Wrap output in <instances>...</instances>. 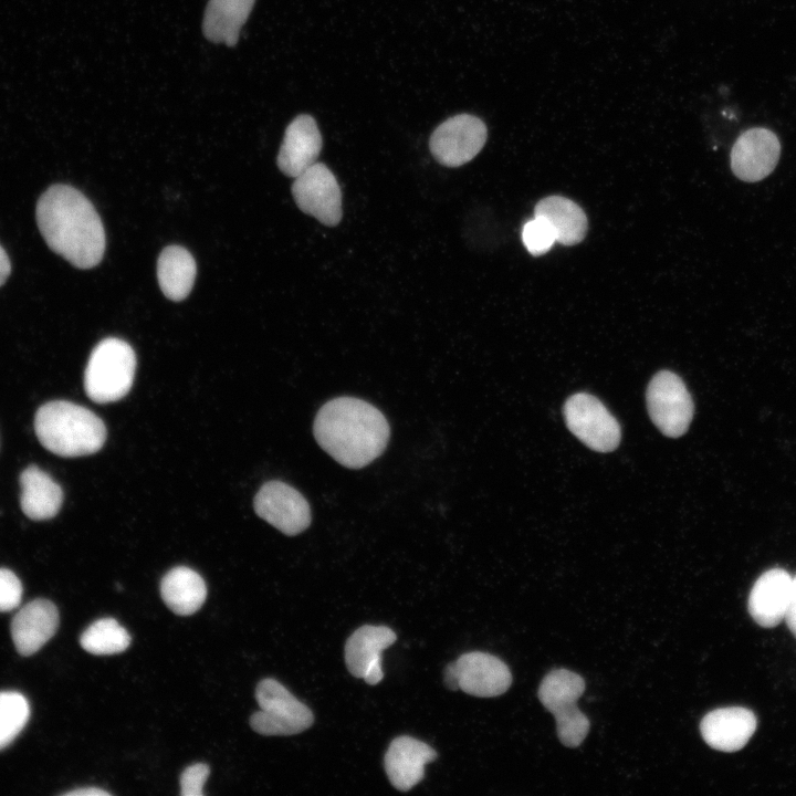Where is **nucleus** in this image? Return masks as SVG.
Listing matches in <instances>:
<instances>
[{"label": "nucleus", "instance_id": "3", "mask_svg": "<svg viewBox=\"0 0 796 796\" xmlns=\"http://www.w3.org/2000/svg\"><path fill=\"white\" fill-rule=\"evenodd\" d=\"M34 430L45 449L65 458L95 453L106 439V428L98 416L66 400L42 405L35 413Z\"/></svg>", "mask_w": 796, "mask_h": 796}, {"label": "nucleus", "instance_id": "15", "mask_svg": "<svg viewBox=\"0 0 796 796\" xmlns=\"http://www.w3.org/2000/svg\"><path fill=\"white\" fill-rule=\"evenodd\" d=\"M794 577L783 568L764 572L754 583L747 603V609L754 621L773 628L785 620L792 595Z\"/></svg>", "mask_w": 796, "mask_h": 796}, {"label": "nucleus", "instance_id": "25", "mask_svg": "<svg viewBox=\"0 0 796 796\" xmlns=\"http://www.w3.org/2000/svg\"><path fill=\"white\" fill-rule=\"evenodd\" d=\"M128 631L114 618H102L91 624L81 635L82 648L92 654H115L130 645Z\"/></svg>", "mask_w": 796, "mask_h": 796}, {"label": "nucleus", "instance_id": "19", "mask_svg": "<svg viewBox=\"0 0 796 796\" xmlns=\"http://www.w3.org/2000/svg\"><path fill=\"white\" fill-rule=\"evenodd\" d=\"M437 757V752L427 743L411 736H398L385 754V771L395 788L407 792L425 775L426 764Z\"/></svg>", "mask_w": 796, "mask_h": 796}, {"label": "nucleus", "instance_id": "16", "mask_svg": "<svg viewBox=\"0 0 796 796\" xmlns=\"http://www.w3.org/2000/svg\"><path fill=\"white\" fill-rule=\"evenodd\" d=\"M757 725L755 714L743 706H729L705 714L700 731L705 743L722 752L743 748L753 736Z\"/></svg>", "mask_w": 796, "mask_h": 796}, {"label": "nucleus", "instance_id": "18", "mask_svg": "<svg viewBox=\"0 0 796 796\" xmlns=\"http://www.w3.org/2000/svg\"><path fill=\"white\" fill-rule=\"evenodd\" d=\"M59 621V610L48 599H35L23 606L11 622L17 651L22 656L39 651L54 636Z\"/></svg>", "mask_w": 796, "mask_h": 796}, {"label": "nucleus", "instance_id": "31", "mask_svg": "<svg viewBox=\"0 0 796 796\" xmlns=\"http://www.w3.org/2000/svg\"><path fill=\"white\" fill-rule=\"evenodd\" d=\"M67 796H108V792L96 787H85L81 789H74L65 793Z\"/></svg>", "mask_w": 796, "mask_h": 796}, {"label": "nucleus", "instance_id": "27", "mask_svg": "<svg viewBox=\"0 0 796 796\" xmlns=\"http://www.w3.org/2000/svg\"><path fill=\"white\" fill-rule=\"evenodd\" d=\"M522 241L527 251L537 256L549 251L556 241L555 233L548 222L538 216L525 222L522 229Z\"/></svg>", "mask_w": 796, "mask_h": 796}, {"label": "nucleus", "instance_id": "24", "mask_svg": "<svg viewBox=\"0 0 796 796\" xmlns=\"http://www.w3.org/2000/svg\"><path fill=\"white\" fill-rule=\"evenodd\" d=\"M196 261L179 245L166 247L157 261V277L164 295L175 302L186 298L196 279Z\"/></svg>", "mask_w": 796, "mask_h": 796}, {"label": "nucleus", "instance_id": "5", "mask_svg": "<svg viewBox=\"0 0 796 796\" xmlns=\"http://www.w3.org/2000/svg\"><path fill=\"white\" fill-rule=\"evenodd\" d=\"M584 690V679L566 669L547 673L538 688L540 701L553 713L558 739L568 747L578 746L589 731V720L576 705Z\"/></svg>", "mask_w": 796, "mask_h": 796}, {"label": "nucleus", "instance_id": "32", "mask_svg": "<svg viewBox=\"0 0 796 796\" xmlns=\"http://www.w3.org/2000/svg\"><path fill=\"white\" fill-rule=\"evenodd\" d=\"M11 271V265L6 251L0 245V286L8 279Z\"/></svg>", "mask_w": 796, "mask_h": 796}, {"label": "nucleus", "instance_id": "26", "mask_svg": "<svg viewBox=\"0 0 796 796\" xmlns=\"http://www.w3.org/2000/svg\"><path fill=\"white\" fill-rule=\"evenodd\" d=\"M30 705L15 691L0 692V750L10 745L29 721Z\"/></svg>", "mask_w": 796, "mask_h": 796}, {"label": "nucleus", "instance_id": "22", "mask_svg": "<svg viewBox=\"0 0 796 796\" xmlns=\"http://www.w3.org/2000/svg\"><path fill=\"white\" fill-rule=\"evenodd\" d=\"M534 216L544 218L552 227L556 241L564 245L577 244L586 235L588 223L584 210L565 197L549 196L540 200Z\"/></svg>", "mask_w": 796, "mask_h": 796}, {"label": "nucleus", "instance_id": "4", "mask_svg": "<svg viewBox=\"0 0 796 796\" xmlns=\"http://www.w3.org/2000/svg\"><path fill=\"white\" fill-rule=\"evenodd\" d=\"M136 355L128 343L108 337L92 350L84 373V388L91 400L107 404L122 399L132 388Z\"/></svg>", "mask_w": 796, "mask_h": 796}, {"label": "nucleus", "instance_id": "28", "mask_svg": "<svg viewBox=\"0 0 796 796\" xmlns=\"http://www.w3.org/2000/svg\"><path fill=\"white\" fill-rule=\"evenodd\" d=\"M22 585L17 575L8 569L0 568V611H10L20 605Z\"/></svg>", "mask_w": 796, "mask_h": 796}, {"label": "nucleus", "instance_id": "29", "mask_svg": "<svg viewBox=\"0 0 796 796\" xmlns=\"http://www.w3.org/2000/svg\"><path fill=\"white\" fill-rule=\"evenodd\" d=\"M210 773L205 763H196L184 769L180 775V794L182 796H202L203 784Z\"/></svg>", "mask_w": 796, "mask_h": 796}, {"label": "nucleus", "instance_id": "10", "mask_svg": "<svg viewBox=\"0 0 796 796\" xmlns=\"http://www.w3.org/2000/svg\"><path fill=\"white\" fill-rule=\"evenodd\" d=\"M292 195L304 213L328 227L339 223L343 214L341 188L324 164L315 163L294 178Z\"/></svg>", "mask_w": 796, "mask_h": 796}, {"label": "nucleus", "instance_id": "30", "mask_svg": "<svg viewBox=\"0 0 796 796\" xmlns=\"http://www.w3.org/2000/svg\"><path fill=\"white\" fill-rule=\"evenodd\" d=\"M785 621L796 638V576L793 579V595Z\"/></svg>", "mask_w": 796, "mask_h": 796}, {"label": "nucleus", "instance_id": "1", "mask_svg": "<svg viewBox=\"0 0 796 796\" xmlns=\"http://www.w3.org/2000/svg\"><path fill=\"white\" fill-rule=\"evenodd\" d=\"M40 232L52 251L80 269L97 265L105 252V231L92 202L67 185L51 186L36 205Z\"/></svg>", "mask_w": 796, "mask_h": 796}, {"label": "nucleus", "instance_id": "12", "mask_svg": "<svg viewBox=\"0 0 796 796\" xmlns=\"http://www.w3.org/2000/svg\"><path fill=\"white\" fill-rule=\"evenodd\" d=\"M781 155V143L772 130L753 127L743 132L731 150V169L745 182H756L775 169Z\"/></svg>", "mask_w": 796, "mask_h": 796}, {"label": "nucleus", "instance_id": "21", "mask_svg": "<svg viewBox=\"0 0 796 796\" xmlns=\"http://www.w3.org/2000/svg\"><path fill=\"white\" fill-rule=\"evenodd\" d=\"M160 595L175 614L189 616L203 605L207 587L197 572L186 566H177L163 577Z\"/></svg>", "mask_w": 796, "mask_h": 796}, {"label": "nucleus", "instance_id": "9", "mask_svg": "<svg viewBox=\"0 0 796 796\" xmlns=\"http://www.w3.org/2000/svg\"><path fill=\"white\" fill-rule=\"evenodd\" d=\"M485 124L476 116L459 114L440 124L430 137V150L438 163L458 167L473 159L486 142Z\"/></svg>", "mask_w": 796, "mask_h": 796}, {"label": "nucleus", "instance_id": "13", "mask_svg": "<svg viewBox=\"0 0 796 796\" xmlns=\"http://www.w3.org/2000/svg\"><path fill=\"white\" fill-rule=\"evenodd\" d=\"M451 667L460 690L480 696L503 694L512 683L509 667L498 657L481 651L460 656Z\"/></svg>", "mask_w": 796, "mask_h": 796}, {"label": "nucleus", "instance_id": "17", "mask_svg": "<svg viewBox=\"0 0 796 796\" xmlns=\"http://www.w3.org/2000/svg\"><path fill=\"white\" fill-rule=\"evenodd\" d=\"M322 149V136L311 115L296 116L286 127L277 155V166L287 177L296 178L313 166Z\"/></svg>", "mask_w": 796, "mask_h": 796}, {"label": "nucleus", "instance_id": "23", "mask_svg": "<svg viewBox=\"0 0 796 796\" xmlns=\"http://www.w3.org/2000/svg\"><path fill=\"white\" fill-rule=\"evenodd\" d=\"M253 4L254 0H209L202 23L206 38L234 46Z\"/></svg>", "mask_w": 796, "mask_h": 796}, {"label": "nucleus", "instance_id": "7", "mask_svg": "<svg viewBox=\"0 0 796 796\" xmlns=\"http://www.w3.org/2000/svg\"><path fill=\"white\" fill-rule=\"evenodd\" d=\"M647 406L652 422L671 438L680 437L688 430L694 410L684 383L669 370L657 373L650 380Z\"/></svg>", "mask_w": 796, "mask_h": 796}, {"label": "nucleus", "instance_id": "11", "mask_svg": "<svg viewBox=\"0 0 796 796\" xmlns=\"http://www.w3.org/2000/svg\"><path fill=\"white\" fill-rule=\"evenodd\" d=\"M255 513L285 535L294 536L311 524L306 499L291 485L270 481L254 498Z\"/></svg>", "mask_w": 796, "mask_h": 796}, {"label": "nucleus", "instance_id": "14", "mask_svg": "<svg viewBox=\"0 0 796 796\" xmlns=\"http://www.w3.org/2000/svg\"><path fill=\"white\" fill-rule=\"evenodd\" d=\"M397 639L386 626L364 625L345 643V662L349 672L374 685L383 680L381 652Z\"/></svg>", "mask_w": 796, "mask_h": 796}, {"label": "nucleus", "instance_id": "8", "mask_svg": "<svg viewBox=\"0 0 796 796\" xmlns=\"http://www.w3.org/2000/svg\"><path fill=\"white\" fill-rule=\"evenodd\" d=\"M563 412L567 428L588 448L609 452L618 447L619 423L595 396L587 392L570 396Z\"/></svg>", "mask_w": 796, "mask_h": 796}, {"label": "nucleus", "instance_id": "20", "mask_svg": "<svg viewBox=\"0 0 796 796\" xmlns=\"http://www.w3.org/2000/svg\"><path fill=\"white\" fill-rule=\"evenodd\" d=\"M20 504L31 520H48L56 515L62 502L61 486L36 465L25 468L20 475Z\"/></svg>", "mask_w": 796, "mask_h": 796}, {"label": "nucleus", "instance_id": "6", "mask_svg": "<svg viewBox=\"0 0 796 796\" xmlns=\"http://www.w3.org/2000/svg\"><path fill=\"white\" fill-rule=\"evenodd\" d=\"M255 698L260 710L251 715L250 725L261 735L297 734L314 722L310 708L274 679L260 681Z\"/></svg>", "mask_w": 796, "mask_h": 796}, {"label": "nucleus", "instance_id": "2", "mask_svg": "<svg viewBox=\"0 0 796 796\" xmlns=\"http://www.w3.org/2000/svg\"><path fill=\"white\" fill-rule=\"evenodd\" d=\"M313 432L318 446L334 460L359 469L384 452L390 429L375 406L354 397H338L317 411Z\"/></svg>", "mask_w": 796, "mask_h": 796}]
</instances>
